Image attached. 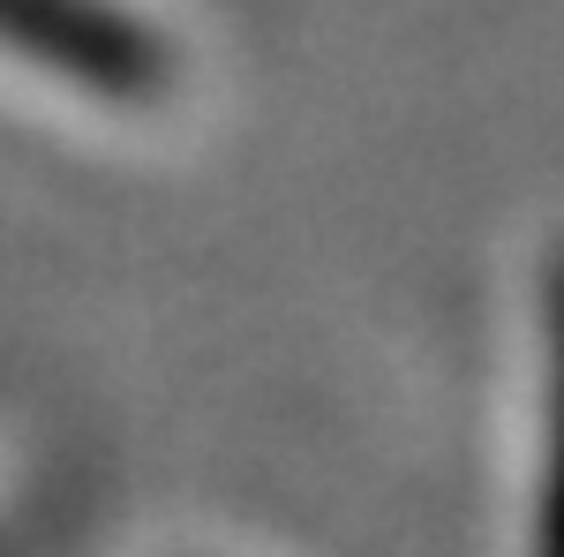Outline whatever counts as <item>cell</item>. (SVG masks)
<instances>
[{
    "instance_id": "cell-2",
    "label": "cell",
    "mask_w": 564,
    "mask_h": 557,
    "mask_svg": "<svg viewBox=\"0 0 564 557\" xmlns=\"http://www.w3.org/2000/svg\"><path fill=\"white\" fill-rule=\"evenodd\" d=\"M542 557H564V271H557V415H550V482H542Z\"/></svg>"
},
{
    "instance_id": "cell-1",
    "label": "cell",
    "mask_w": 564,
    "mask_h": 557,
    "mask_svg": "<svg viewBox=\"0 0 564 557\" xmlns=\"http://www.w3.org/2000/svg\"><path fill=\"white\" fill-rule=\"evenodd\" d=\"M0 45L106 98H143L166 76V53L113 0H0Z\"/></svg>"
}]
</instances>
